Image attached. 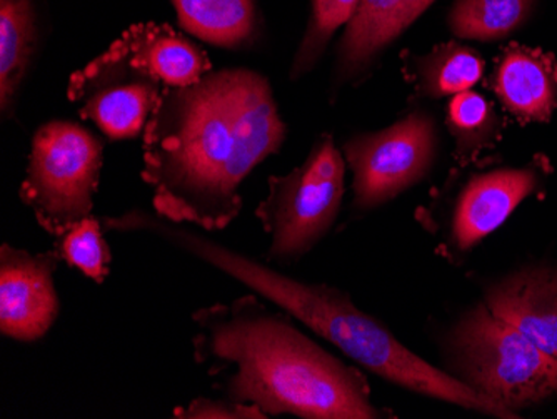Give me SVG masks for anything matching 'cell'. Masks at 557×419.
<instances>
[{
  "instance_id": "8",
  "label": "cell",
  "mask_w": 557,
  "mask_h": 419,
  "mask_svg": "<svg viewBox=\"0 0 557 419\" xmlns=\"http://www.w3.org/2000/svg\"><path fill=\"white\" fill-rule=\"evenodd\" d=\"M164 84L131 64L114 44L69 79V101L109 140L137 139L158 108Z\"/></svg>"
},
{
  "instance_id": "6",
  "label": "cell",
  "mask_w": 557,
  "mask_h": 419,
  "mask_svg": "<svg viewBox=\"0 0 557 419\" xmlns=\"http://www.w3.org/2000/svg\"><path fill=\"white\" fill-rule=\"evenodd\" d=\"M540 169L494 168L453 171L443 187L418 211L437 252L454 264L483 243L541 186Z\"/></svg>"
},
{
  "instance_id": "20",
  "label": "cell",
  "mask_w": 557,
  "mask_h": 419,
  "mask_svg": "<svg viewBox=\"0 0 557 419\" xmlns=\"http://www.w3.org/2000/svg\"><path fill=\"white\" fill-rule=\"evenodd\" d=\"M102 227V221L90 215L55 237L54 246L65 264L79 269L84 276L97 284L104 283L109 276L112 261Z\"/></svg>"
},
{
  "instance_id": "2",
  "label": "cell",
  "mask_w": 557,
  "mask_h": 419,
  "mask_svg": "<svg viewBox=\"0 0 557 419\" xmlns=\"http://www.w3.org/2000/svg\"><path fill=\"white\" fill-rule=\"evenodd\" d=\"M190 319L194 361L225 398L258 406L268 418H391L372 402L358 368L325 352L258 294L206 306Z\"/></svg>"
},
{
  "instance_id": "12",
  "label": "cell",
  "mask_w": 557,
  "mask_h": 419,
  "mask_svg": "<svg viewBox=\"0 0 557 419\" xmlns=\"http://www.w3.org/2000/svg\"><path fill=\"white\" fill-rule=\"evenodd\" d=\"M487 87L522 124L549 121L557 108L556 61L528 47H508L497 59Z\"/></svg>"
},
{
  "instance_id": "17",
  "label": "cell",
  "mask_w": 557,
  "mask_h": 419,
  "mask_svg": "<svg viewBox=\"0 0 557 419\" xmlns=\"http://www.w3.org/2000/svg\"><path fill=\"white\" fill-rule=\"evenodd\" d=\"M536 0H454L447 15L459 39L496 42L524 26Z\"/></svg>"
},
{
  "instance_id": "4",
  "label": "cell",
  "mask_w": 557,
  "mask_h": 419,
  "mask_svg": "<svg viewBox=\"0 0 557 419\" xmlns=\"http://www.w3.org/2000/svg\"><path fill=\"white\" fill-rule=\"evenodd\" d=\"M346 165L333 134L325 133L299 168L269 177L268 196L256 209L271 237L268 261L297 262L333 230L346 193Z\"/></svg>"
},
{
  "instance_id": "10",
  "label": "cell",
  "mask_w": 557,
  "mask_h": 419,
  "mask_svg": "<svg viewBox=\"0 0 557 419\" xmlns=\"http://www.w3.org/2000/svg\"><path fill=\"white\" fill-rule=\"evenodd\" d=\"M436 0H361L336 49L333 94L371 76L384 51Z\"/></svg>"
},
{
  "instance_id": "21",
  "label": "cell",
  "mask_w": 557,
  "mask_h": 419,
  "mask_svg": "<svg viewBox=\"0 0 557 419\" xmlns=\"http://www.w3.org/2000/svg\"><path fill=\"white\" fill-rule=\"evenodd\" d=\"M175 419H265L268 416L255 405L233 402L230 398H196L187 406L172 411Z\"/></svg>"
},
{
  "instance_id": "7",
  "label": "cell",
  "mask_w": 557,
  "mask_h": 419,
  "mask_svg": "<svg viewBox=\"0 0 557 419\" xmlns=\"http://www.w3.org/2000/svg\"><path fill=\"white\" fill-rule=\"evenodd\" d=\"M352 172L354 214H366L424 181L440 155L436 119L416 109L374 133L354 134L344 143Z\"/></svg>"
},
{
  "instance_id": "19",
  "label": "cell",
  "mask_w": 557,
  "mask_h": 419,
  "mask_svg": "<svg viewBox=\"0 0 557 419\" xmlns=\"http://www.w3.org/2000/svg\"><path fill=\"white\" fill-rule=\"evenodd\" d=\"M359 5L361 0H311L308 26L290 64V81L296 83L300 77L308 76L327 51L334 34L341 27H347Z\"/></svg>"
},
{
  "instance_id": "15",
  "label": "cell",
  "mask_w": 557,
  "mask_h": 419,
  "mask_svg": "<svg viewBox=\"0 0 557 419\" xmlns=\"http://www.w3.org/2000/svg\"><path fill=\"white\" fill-rule=\"evenodd\" d=\"M403 72L416 96L444 99L472 89L484 74V61L472 47L444 42L425 54L403 52Z\"/></svg>"
},
{
  "instance_id": "3",
  "label": "cell",
  "mask_w": 557,
  "mask_h": 419,
  "mask_svg": "<svg viewBox=\"0 0 557 419\" xmlns=\"http://www.w3.org/2000/svg\"><path fill=\"white\" fill-rule=\"evenodd\" d=\"M444 355L456 380L509 411L557 393V358L484 303L462 312L444 336Z\"/></svg>"
},
{
  "instance_id": "11",
  "label": "cell",
  "mask_w": 557,
  "mask_h": 419,
  "mask_svg": "<svg viewBox=\"0 0 557 419\" xmlns=\"http://www.w3.org/2000/svg\"><path fill=\"white\" fill-rule=\"evenodd\" d=\"M484 305L557 358V268H528L491 284Z\"/></svg>"
},
{
  "instance_id": "5",
  "label": "cell",
  "mask_w": 557,
  "mask_h": 419,
  "mask_svg": "<svg viewBox=\"0 0 557 419\" xmlns=\"http://www.w3.org/2000/svg\"><path fill=\"white\" fill-rule=\"evenodd\" d=\"M104 144L79 122L54 119L34 133L18 196L50 236L92 215Z\"/></svg>"
},
{
  "instance_id": "1",
  "label": "cell",
  "mask_w": 557,
  "mask_h": 419,
  "mask_svg": "<svg viewBox=\"0 0 557 419\" xmlns=\"http://www.w3.org/2000/svg\"><path fill=\"white\" fill-rule=\"evenodd\" d=\"M286 136L271 83L255 69H212L193 86L165 87L143 139L140 176L154 211L225 230L243 211L240 184Z\"/></svg>"
},
{
  "instance_id": "14",
  "label": "cell",
  "mask_w": 557,
  "mask_h": 419,
  "mask_svg": "<svg viewBox=\"0 0 557 419\" xmlns=\"http://www.w3.org/2000/svg\"><path fill=\"white\" fill-rule=\"evenodd\" d=\"M180 26L221 49H249L261 37L256 0H172Z\"/></svg>"
},
{
  "instance_id": "13",
  "label": "cell",
  "mask_w": 557,
  "mask_h": 419,
  "mask_svg": "<svg viewBox=\"0 0 557 419\" xmlns=\"http://www.w3.org/2000/svg\"><path fill=\"white\" fill-rule=\"evenodd\" d=\"M112 44L124 52L131 64L161 81L164 87L193 86L212 71L206 51L158 22L131 26Z\"/></svg>"
},
{
  "instance_id": "16",
  "label": "cell",
  "mask_w": 557,
  "mask_h": 419,
  "mask_svg": "<svg viewBox=\"0 0 557 419\" xmlns=\"http://www.w3.org/2000/svg\"><path fill=\"white\" fill-rule=\"evenodd\" d=\"M37 51V15L33 0H0V112L15 114L18 94Z\"/></svg>"
},
{
  "instance_id": "18",
  "label": "cell",
  "mask_w": 557,
  "mask_h": 419,
  "mask_svg": "<svg viewBox=\"0 0 557 419\" xmlns=\"http://www.w3.org/2000/svg\"><path fill=\"white\" fill-rule=\"evenodd\" d=\"M446 127L454 139V158L469 164L499 139L500 119L483 94L469 89L447 102Z\"/></svg>"
},
{
  "instance_id": "9",
  "label": "cell",
  "mask_w": 557,
  "mask_h": 419,
  "mask_svg": "<svg viewBox=\"0 0 557 419\" xmlns=\"http://www.w3.org/2000/svg\"><path fill=\"white\" fill-rule=\"evenodd\" d=\"M61 256L33 252L11 244L0 248V334L18 343L42 340L61 312L54 274Z\"/></svg>"
}]
</instances>
